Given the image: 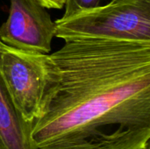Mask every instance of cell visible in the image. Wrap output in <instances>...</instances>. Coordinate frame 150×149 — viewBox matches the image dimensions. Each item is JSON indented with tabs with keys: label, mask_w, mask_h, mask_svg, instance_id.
<instances>
[{
	"label": "cell",
	"mask_w": 150,
	"mask_h": 149,
	"mask_svg": "<svg viewBox=\"0 0 150 149\" xmlns=\"http://www.w3.org/2000/svg\"><path fill=\"white\" fill-rule=\"evenodd\" d=\"M58 83L32 138L39 149H143L150 139V42L65 41Z\"/></svg>",
	"instance_id": "cell-1"
},
{
	"label": "cell",
	"mask_w": 150,
	"mask_h": 149,
	"mask_svg": "<svg viewBox=\"0 0 150 149\" xmlns=\"http://www.w3.org/2000/svg\"><path fill=\"white\" fill-rule=\"evenodd\" d=\"M64 41L109 40L150 42V0H109L54 21Z\"/></svg>",
	"instance_id": "cell-2"
},
{
	"label": "cell",
	"mask_w": 150,
	"mask_h": 149,
	"mask_svg": "<svg viewBox=\"0 0 150 149\" xmlns=\"http://www.w3.org/2000/svg\"><path fill=\"white\" fill-rule=\"evenodd\" d=\"M0 76L18 112L32 123L40 117L59 79L49 54L18 50L1 41Z\"/></svg>",
	"instance_id": "cell-3"
},
{
	"label": "cell",
	"mask_w": 150,
	"mask_h": 149,
	"mask_svg": "<svg viewBox=\"0 0 150 149\" xmlns=\"http://www.w3.org/2000/svg\"><path fill=\"white\" fill-rule=\"evenodd\" d=\"M55 24L38 0H10L7 19L0 25V41L25 52L47 54Z\"/></svg>",
	"instance_id": "cell-4"
},
{
	"label": "cell",
	"mask_w": 150,
	"mask_h": 149,
	"mask_svg": "<svg viewBox=\"0 0 150 149\" xmlns=\"http://www.w3.org/2000/svg\"><path fill=\"white\" fill-rule=\"evenodd\" d=\"M32 126L18 112L0 76V149H37Z\"/></svg>",
	"instance_id": "cell-5"
},
{
	"label": "cell",
	"mask_w": 150,
	"mask_h": 149,
	"mask_svg": "<svg viewBox=\"0 0 150 149\" xmlns=\"http://www.w3.org/2000/svg\"><path fill=\"white\" fill-rule=\"evenodd\" d=\"M105 0H67L62 17L69 16L83 10L97 7L105 4Z\"/></svg>",
	"instance_id": "cell-6"
},
{
	"label": "cell",
	"mask_w": 150,
	"mask_h": 149,
	"mask_svg": "<svg viewBox=\"0 0 150 149\" xmlns=\"http://www.w3.org/2000/svg\"><path fill=\"white\" fill-rule=\"evenodd\" d=\"M47 9H62L67 0H38Z\"/></svg>",
	"instance_id": "cell-7"
}]
</instances>
